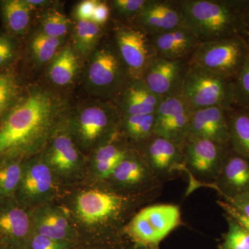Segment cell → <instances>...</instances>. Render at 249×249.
<instances>
[{
	"label": "cell",
	"mask_w": 249,
	"mask_h": 249,
	"mask_svg": "<svg viewBox=\"0 0 249 249\" xmlns=\"http://www.w3.org/2000/svg\"><path fill=\"white\" fill-rule=\"evenodd\" d=\"M67 103L53 91L31 86L0 122V160H24L49 142L66 111Z\"/></svg>",
	"instance_id": "obj_1"
},
{
	"label": "cell",
	"mask_w": 249,
	"mask_h": 249,
	"mask_svg": "<svg viewBox=\"0 0 249 249\" xmlns=\"http://www.w3.org/2000/svg\"><path fill=\"white\" fill-rule=\"evenodd\" d=\"M184 26L201 42L247 32V3L224 0H179Z\"/></svg>",
	"instance_id": "obj_2"
},
{
	"label": "cell",
	"mask_w": 249,
	"mask_h": 249,
	"mask_svg": "<svg viewBox=\"0 0 249 249\" xmlns=\"http://www.w3.org/2000/svg\"><path fill=\"white\" fill-rule=\"evenodd\" d=\"M131 79L114 40L90 55L84 76L90 92L112 101Z\"/></svg>",
	"instance_id": "obj_3"
},
{
	"label": "cell",
	"mask_w": 249,
	"mask_h": 249,
	"mask_svg": "<svg viewBox=\"0 0 249 249\" xmlns=\"http://www.w3.org/2000/svg\"><path fill=\"white\" fill-rule=\"evenodd\" d=\"M249 58L247 41L241 35L201 42L188 60L199 67L233 80Z\"/></svg>",
	"instance_id": "obj_4"
},
{
	"label": "cell",
	"mask_w": 249,
	"mask_h": 249,
	"mask_svg": "<svg viewBox=\"0 0 249 249\" xmlns=\"http://www.w3.org/2000/svg\"><path fill=\"white\" fill-rule=\"evenodd\" d=\"M181 98L192 111L213 107H233V80L188 65Z\"/></svg>",
	"instance_id": "obj_5"
},
{
	"label": "cell",
	"mask_w": 249,
	"mask_h": 249,
	"mask_svg": "<svg viewBox=\"0 0 249 249\" xmlns=\"http://www.w3.org/2000/svg\"><path fill=\"white\" fill-rule=\"evenodd\" d=\"M122 114L109 100L94 101L78 108L70 119L71 129L85 147L101 144L117 132Z\"/></svg>",
	"instance_id": "obj_6"
},
{
	"label": "cell",
	"mask_w": 249,
	"mask_h": 249,
	"mask_svg": "<svg viewBox=\"0 0 249 249\" xmlns=\"http://www.w3.org/2000/svg\"><path fill=\"white\" fill-rule=\"evenodd\" d=\"M181 224L179 206L155 204L134 214L124 231L132 240L146 247H155Z\"/></svg>",
	"instance_id": "obj_7"
},
{
	"label": "cell",
	"mask_w": 249,
	"mask_h": 249,
	"mask_svg": "<svg viewBox=\"0 0 249 249\" xmlns=\"http://www.w3.org/2000/svg\"><path fill=\"white\" fill-rule=\"evenodd\" d=\"M137 198L113 191L89 190L77 197L78 217L88 225L118 226Z\"/></svg>",
	"instance_id": "obj_8"
},
{
	"label": "cell",
	"mask_w": 249,
	"mask_h": 249,
	"mask_svg": "<svg viewBox=\"0 0 249 249\" xmlns=\"http://www.w3.org/2000/svg\"><path fill=\"white\" fill-rule=\"evenodd\" d=\"M230 145L206 139H187L183 145L185 171L199 186H210L217 178Z\"/></svg>",
	"instance_id": "obj_9"
},
{
	"label": "cell",
	"mask_w": 249,
	"mask_h": 249,
	"mask_svg": "<svg viewBox=\"0 0 249 249\" xmlns=\"http://www.w3.org/2000/svg\"><path fill=\"white\" fill-rule=\"evenodd\" d=\"M114 40L121 59L132 79H142L157 55L150 37L127 23L114 22Z\"/></svg>",
	"instance_id": "obj_10"
},
{
	"label": "cell",
	"mask_w": 249,
	"mask_h": 249,
	"mask_svg": "<svg viewBox=\"0 0 249 249\" xmlns=\"http://www.w3.org/2000/svg\"><path fill=\"white\" fill-rule=\"evenodd\" d=\"M134 147L160 183L185 171L182 146L168 139L154 134Z\"/></svg>",
	"instance_id": "obj_11"
},
{
	"label": "cell",
	"mask_w": 249,
	"mask_h": 249,
	"mask_svg": "<svg viewBox=\"0 0 249 249\" xmlns=\"http://www.w3.org/2000/svg\"><path fill=\"white\" fill-rule=\"evenodd\" d=\"M188 68V60L156 56L142 80L152 92L161 98L181 95Z\"/></svg>",
	"instance_id": "obj_12"
},
{
	"label": "cell",
	"mask_w": 249,
	"mask_h": 249,
	"mask_svg": "<svg viewBox=\"0 0 249 249\" xmlns=\"http://www.w3.org/2000/svg\"><path fill=\"white\" fill-rule=\"evenodd\" d=\"M192 112L181 95L163 98L155 112V134L183 146Z\"/></svg>",
	"instance_id": "obj_13"
},
{
	"label": "cell",
	"mask_w": 249,
	"mask_h": 249,
	"mask_svg": "<svg viewBox=\"0 0 249 249\" xmlns=\"http://www.w3.org/2000/svg\"><path fill=\"white\" fill-rule=\"evenodd\" d=\"M131 24L148 36L158 35L184 26L179 0H150Z\"/></svg>",
	"instance_id": "obj_14"
},
{
	"label": "cell",
	"mask_w": 249,
	"mask_h": 249,
	"mask_svg": "<svg viewBox=\"0 0 249 249\" xmlns=\"http://www.w3.org/2000/svg\"><path fill=\"white\" fill-rule=\"evenodd\" d=\"M32 226V217L16 197L0 199L1 244L22 249L30 237Z\"/></svg>",
	"instance_id": "obj_15"
},
{
	"label": "cell",
	"mask_w": 249,
	"mask_h": 249,
	"mask_svg": "<svg viewBox=\"0 0 249 249\" xmlns=\"http://www.w3.org/2000/svg\"><path fill=\"white\" fill-rule=\"evenodd\" d=\"M52 168L46 161L31 160L24 161L22 178L16 199L24 207L45 200L52 195L53 178Z\"/></svg>",
	"instance_id": "obj_16"
},
{
	"label": "cell",
	"mask_w": 249,
	"mask_h": 249,
	"mask_svg": "<svg viewBox=\"0 0 249 249\" xmlns=\"http://www.w3.org/2000/svg\"><path fill=\"white\" fill-rule=\"evenodd\" d=\"M210 187L224 199L249 191V160L229 147L219 175Z\"/></svg>",
	"instance_id": "obj_17"
},
{
	"label": "cell",
	"mask_w": 249,
	"mask_h": 249,
	"mask_svg": "<svg viewBox=\"0 0 249 249\" xmlns=\"http://www.w3.org/2000/svg\"><path fill=\"white\" fill-rule=\"evenodd\" d=\"M187 139H206L230 145L227 109L213 107L193 111Z\"/></svg>",
	"instance_id": "obj_18"
},
{
	"label": "cell",
	"mask_w": 249,
	"mask_h": 249,
	"mask_svg": "<svg viewBox=\"0 0 249 249\" xmlns=\"http://www.w3.org/2000/svg\"><path fill=\"white\" fill-rule=\"evenodd\" d=\"M109 178L121 188L142 191H155L163 186L135 148L117 165Z\"/></svg>",
	"instance_id": "obj_19"
},
{
	"label": "cell",
	"mask_w": 249,
	"mask_h": 249,
	"mask_svg": "<svg viewBox=\"0 0 249 249\" xmlns=\"http://www.w3.org/2000/svg\"><path fill=\"white\" fill-rule=\"evenodd\" d=\"M142 79H131L112 100L122 116L155 114L161 102Z\"/></svg>",
	"instance_id": "obj_20"
},
{
	"label": "cell",
	"mask_w": 249,
	"mask_h": 249,
	"mask_svg": "<svg viewBox=\"0 0 249 249\" xmlns=\"http://www.w3.org/2000/svg\"><path fill=\"white\" fill-rule=\"evenodd\" d=\"M149 37L156 55L169 60H188L201 43L185 26Z\"/></svg>",
	"instance_id": "obj_21"
},
{
	"label": "cell",
	"mask_w": 249,
	"mask_h": 249,
	"mask_svg": "<svg viewBox=\"0 0 249 249\" xmlns=\"http://www.w3.org/2000/svg\"><path fill=\"white\" fill-rule=\"evenodd\" d=\"M135 148L118 129L110 138L98 145L94 155V166L100 178L107 179L117 165Z\"/></svg>",
	"instance_id": "obj_22"
},
{
	"label": "cell",
	"mask_w": 249,
	"mask_h": 249,
	"mask_svg": "<svg viewBox=\"0 0 249 249\" xmlns=\"http://www.w3.org/2000/svg\"><path fill=\"white\" fill-rule=\"evenodd\" d=\"M79 160V153L70 134L62 131L54 133L46 160L51 168L61 173H68L76 168Z\"/></svg>",
	"instance_id": "obj_23"
},
{
	"label": "cell",
	"mask_w": 249,
	"mask_h": 249,
	"mask_svg": "<svg viewBox=\"0 0 249 249\" xmlns=\"http://www.w3.org/2000/svg\"><path fill=\"white\" fill-rule=\"evenodd\" d=\"M79 70L78 55L73 47L67 46L49 63L48 77L53 85L66 87L71 84Z\"/></svg>",
	"instance_id": "obj_24"
},
{
	"label": "cell",
	"mask_w": 249,
	"mask_h": 249,
	"mask_svg": "<svg viewBox=\"0 0 249 249\" xmlns=\"http://www.w3.org/2000/svg\"><path fill=\"white\" fill-rule=\"evenodd\" d=\"M36 232L58 241H65L70 235V223L65 214L55 209H44L32 217Z\"/></svg>",
	"instance_id": "obj_25"
},
{
	"label": "cell",
	"mask_w": 249,
	"mask_h": 249,
	"mask_svg": "<svg viewBox=\"0 0 249 249\" xmlns=\"http://www.w3.org/2000/svg\"><path fill=\"white\" fill-rule=\"evenodd\" d=\"M32 8L25 0L0 1V14L8 33L11 35H22L31 22Z\"/></svg>",
	"instance_id": "obj_26"
},
{
	"label": "cell",
	"mask_w": 249,
	"mask_h": 249,
	"mask_svg": "<svg viewBox=\"0 0 249 249\" xmlns=\"http://www.w3.org/2000/svg\"><path fill=\"white\" fill-rule=\"evenodd\" d=\"M227 115L230 147L249 160V111L231 108Z\"/></svg>",
	"instance_id": "obj_27"
},
{
	"label": "cell",
	"mask_w": 249,
	"mask_h": 249,
	"mask_svg": "<svg viewBox=\"0 0 249 249\" xmlns=\"http://www.w3.org/2000/svg\"><path fill=\"white\" fill-rule=\"evenodd\" d=\"M155 113L145 115L122 116L119 131L134 146L155 134Z\"/></svg>",
	"instance_id": "obj_28"
},
{
	"label": "cell",
	"mask_w": 249,
	"mask_h": 249,
	"mask_svg": "<svg viewBox=\"0 0 249 249\" xmlns=\"http://www.w3.org/2000/svg\"><path fill=\"white\" fill-rule=\"evenodd\" d=\"M102 26L93 20H80L73 27V49L82 56H90L102 36Z\"/></svg>",
	"instance_id": "obj_29"
},
{
	"label": "cell",
	"mask_w": 249,
	"mask_h": 249,
	"mask_svg": "<svg viewBox=\"0 0 249 249\" xmlns=\"http://www.w3.org/2000/svg\"><path fill=\"white\" fill-rule=\"evenodd\" d=\"M24 160H0V199L15 197L22 178Z\"/></svg>",
	"instance_id": "obj_30"
},
{
	"label": "cell",
	"mask_w": 249,
	"mask_h": 249,
	"mask_svg": "<svg viewBox=\"0 0 249 249\" xmlns=\"http://www.w3.org/2000/svg\"><path fill=\"white\" fill-rule=\"evenodd\" d=\"M64 39L54 38L38 31L29 41V50L33 59L37 64L50 63L59 52Z\"/></svg>",
	"instance_id": "obj_31"
},
{
	"label": "cell",
	"mask_w": 249,
	"mask_h": 249,
	"mask_svg": "<svg viewBox=\"0 0 249 249\" xmlns=\"http://www.w3.org/2000/svg\"><path fill=\"white\" fill-rule=\"evenodd\" d=\"M71 21L58 11H51L42 16L40 31L54 38L64 39L71 30Z\"/></svg>",
	"instance_id": "obj_32"
},
{
	"label": "cell",
	"mask_w": 249,
	"mask_h": 249,
	"mask_svg": "<svg viewBox=\"0 0 249 249\" xmlns=\"http://www.w3.org/2000/svg\"><path fill=\"white\" fill-rule=\"evenodd\" d=\"M19 85L14 73L0 72V122L19 97Z\"/></svg>",
	"instance_id": "obj_33"
},
{
	"label": "cell",
	"mask_w": 249,
	"mask_h": 249,
	"mask_svg": "<svg viewBox=\"0 0 249 249\" xmlns=\"http://www.w3.org/2000/svg\"><path fill=\"white\" fill-rule=\"evenodd\" d=\"M228 231L224 235L223 249H249V231L225 214Z\"/></svg>",
	"instance_id": "obj_34"
},
{
	"label": "cell",
	"mask_w": 249,
	"mask_h": 249,
	"mask_svg": "<svg viewBox=\"0 0 249 249\" xmlns=\"http://www.w3.org/2000/svg\"><path fill=\"white\" fill-rule=\"evenodd\" d=\"M150 0H113L110 9L118 22L129 23L144 9Z\"/></svg>",
	"instance_id": "obj_35"
},
{
	"label": "cell",
	"mask_w": 249,
	"mask_h": 249,
	"mask_svg": "<svg viewBox=\"0 0 249 249\" xmlns=\"http://www.w3.org/2000/svg\"><path fill=\"white\" fill-rule=\"evenodd\" d=\"M233 106L249 111V58L233 79Z\"/></svg>",
	"instance_id": "obj_36"
},
{
	"label": "cell",
	"mask_w": 249,
	"mask_h": 249,
	"mask_svg": "<svg viewBox=\"0 0 249 249\" xmlns=\"http://www.w3.org/2000/svg\"><path fill=\"white\" fill-rule=\"evenodd\" d=\"M17 41L9 33L0 34V69L9 67L17 58Z\"/></svg>",
	"instance_id": "obj_37"
},
{
	"label": "cell",
	"mask_w": 249,
	"mask_h": 249,
	"mask_svg": "<svg viewBox=\"0 0 249 249\" xmlns=\"http://www.w3.org/2000/svg\"><path fill=\"white\" fill-rule=\"evenodd\" d=\"M66 241H58L36 232L30 240V249H66Z\"/></svg>",
	"instance_id": "obj_38"
},
{
	"label": "cell",
	"mask_w": 249,
	"mask_h": 249,
	"mask_svg": "<svg viewBox=\"0 0 249 249\" xmlns=\"http://www.w3.org/2000/svg\"><path fill=\"white\" fill-rule=\"evenodd\" d=\"M98 1L85 0L77 5L75 9V17L80 20H91Z\"/></svg>",
	"instance_id": "obj_39"
},
{
	"label": "cell",
	"mask_w": 249,
	"mask_h": 249,
	"mask_svg": "<svg viewBox=\"0 0 249 249\" xmlns=\"http://www.w3.org/2000/svg\"><path fill=\"white\" fill-rule=\"evenodd\" d=\"M217 204L224 210L225 214L230 216L236 222L239 223L242 227L249 231V218L237 211L235 208L224 200H217Z\"/></svg>",
	"instance_id": "obj_40"
},
{
	"label": "cell",
	"mask_w": 249,
	"mask_h": 249,
	"mask_svg": "<svg viewBox=\"0 0 249 249\" xmlns=\"http://www.w3.org/2000/svg\"><path fill=\"white\" fill-rule=\"evenodd\" d=\"M224 201L249 218V191L234 197L227 198Z\"/></svg>",
	"instance_id": "obj_41"
},
{
	"label": "cell",
	"mask_w": 249,
	"mask_h": 249,
	"mask_svg": "<svg viewBox=\"0 0 249 249\" xmlns=\"http://www.w3.org/2000/svg\"><path fill=\"white\" fill-rule=\"evenodd\" d=\"M110 11V6L107 2L98 1L91 20L103 27L109 19Z\"/></svg>",
	"instance_id": "obj_42"
},
{
	"label": "cell",
	"mask_w": 249,
	"mask_h": 249,
	"mask_svg": "<svg viewBox=\"0 0 249 249\" xmlns=\"http://www.w3.org/2000/svg\"><path fill=\"white\" fill-rule=\"evenodd\" d=\"M25 1L32 9L46 6L53 2V1H47V0H25Z\"/></svg>",
	"instance_id": "obj_43"
},
{
	"label": "cell",
	"mask_w": 249,
	"mask_h": 249,
	"mask_svg": "<svg viewBox=\"0 0 249 249\" xmlns=\"http://www.w3.org/2000/svg\"><path fill=\"white\" fill-rule=\"evenodd\" d=\"M0 249H14L13 248H11V247H8V246L2 245V244H1L0 245Z\"/></svg>",
	"instance_id": "obj_44"
}]
</instances>
